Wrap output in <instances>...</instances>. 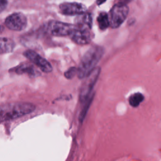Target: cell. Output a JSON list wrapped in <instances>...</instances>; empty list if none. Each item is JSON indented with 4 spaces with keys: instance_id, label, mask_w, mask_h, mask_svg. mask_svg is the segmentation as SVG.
<instances>
[{
    "instance_id": "cell-8",
    "label": "cell",
    "mask_w": 161,
    "mask_h": 161,
    "mask_svg": "<svg viewBox=\"0 0 161 161\" xmlns=\"http://www.w3.org/2000/svg\"><path fill=\"white\" fill-rule=\"evenodd\" d=\"M60 12L65 15H79L86 13V6L77 2H65L59 5Z\"/></svg>"
},
{
    "instance_id": "cell-5",
    "label": "cell",
    "mask_w": 161,
    "mask_h": 161,
    "mask_svg": "<svg viewBox=\"0 0 161 161\" xmlns=\"http://www.w3.org/2000/svg\"><path fill=\"white\" fill-rule=\"evenodd\" d=\"M75 28L74 25L58 21H52L48 24L50 33L56 36H70Z\"/></svg>"
},
{
    "instance_id": "cell-1",
    "label": "cell",
    "mask_w": 161,
    "mask_h": 161,
    "mask_svg": "<svg viewBox=\"0 0 161 161\" xmlns=\"http://www.w3.org/2000/svg\"><path fill=\"white\" fill-rule=\"evenodd\" d=\"M104 53V48L98 45L92 47L85 53L77 68L79 79H82L87 77L94 70Z\"/></svg>"
},
{
    "instance_id": "cell-16",
    "label": "cell",
    "mask_w": 161,
    "mask_h": 161,
    "mask_svg": "<svg viewBox=\"0 0 161 161\" xmlns=\"http://www.w3.org/2000/svg\"><path fill=\"white\" fill-rule=\"evenodd\" d=\"M8 1L6 0H0V11L2 12L7 6Z\"/></svg>"
},
{
    "instance_id": "cell-4",
    "label": "cell",
    "mask_w": 161,
    "mask_h": 161,
    "mask_svg": "<svg viewBox=\"0 0 161 161\" xmlns=\"http://www.w3.org/2000/svg\"><path fill=\"white\" fill-rule=\"evenodd\" d=\"M100 68L97 67L87 77L82 84L80 91V100L82 102L86 101L90 96V93L96 84L100 73Z\"/></svg>"
},
{
    "instance_id": "cell-13",
    "label": "cell",
    "mask_w": 161,
    "mask_h": 161,
    "mask_svg": "<svg viewBox=\"0 0 161 161\" xmlns=\"http://www.w3.org/2000/svg\"><path fill=\"white\" fill-rule=\"evenodd\" d=\"M97 21L99 28L101 30H104L110 26L109 14L105 12H101L97 16Z\"/></svg>"
},
{
    "instance_id": "cell-9",
    "label": "cell",
    "mask_w": 161,
    "mask_h": 161,
    "mask_svg": "<svg viewBox=\"0 0 161 161\" xmlns=\"http://www.w3.org/2000/svg\"><path fill=\"white\" fill-rule=\"evenodd\" d=\"M69 37L76 44L80 45H86L91 42L93 33L91 30L79 29L75 27Z\"/></svg>"
},
{
    "instance_id": "cell-15",
    "label": "cell",
    "mask_w": 161,
    "mask_h": 161,
    "mask_svg": "<svg viewBox=\"0 0 161 161\" xmlns=\"http://www.w3.org/2000/svg\"><path fill=\"white\" fill-rule=\"evenodd\" d=\"M77 69L74 67H72L70 68H69L65 73H64V75L65 77L68 79H72L75 74H77Z\"/></svg>"
},
{
    "instance_id": "cell-10",
    "label": "cell",
    "mask_w": 161,
    "mask_h": 161,
    "mask_svg": "<svg viewBox=\"0 0 161 161\" xmlns=\"http://www.w3.org/2000/svg\"><path fill=\"white\" fill-rule=\"evenodd\" d=\"M76 28L82 30H91L92 25V15L89 13H84L77 15L74 21Z\"/></svg>"
},
{
    "instance_id": "cell-3",
    "label": "cell",
    "mask_w": 161,
    "mask_h": 161,
    "mask_svg": "<svg viewBox=\"0 0 161 161\" xmlns=\"http://www.w3.org/2000/svg\"><path fill=\"white\" fill-rule=\"evenodd\" d=\"M129 12V8L126 4L119 2L114 4L111 9L109 14L110 26L117 28L124 22Z\"/></svg>"
},
{
    "instance_id": "cell-6",
    "label": "cell",
    "mask_w": 161,
    "mask_h": 161,
    "mask_svg": "<svg viewBox=\"0 0 161 161\" xmlns=\"http://www.w3.org/2000/svg\"><path fill=\"white\" fill-rule=\"evenodd\" d=\"M5 26L13 31H21L27 25L26 16L21 13H14L9 14L4 21Z\"/></svg>"
},
{
    "instance_id": "cell-7",
    "label": "cell",
    "mask_w": 161,
    "mask_h": 161,
    "mask_svg": "<svg viewBox=\"0 0 161 161\" xmlns=\"http://www.w3.org/2000/svg\"><path fill=\"white\" fill-rule=\"evenodd\" d=\"M23 55L31 62L38 67L42 72L49 73L52 71V67L51 64L36 52L28 50L23 52Z\"/></svg>"
},
{
    "instance_id": "cell-14",
    "label": "cell",
    "mask_w": 161,
    "mask_h": 161,
    "mask_svg": "<svg viewBox=\"0 0 161 161\" xmlns=\"http://www.w3.org/2000/svg\"><path fill=\"white\" fill-rule=\"evenodd\" d=\"M143 95L140 92H136L130 96L128 101L129 104L132 107H137L143 101Z\"/></svg>"
},
{
    "instance_id": "cell-17",
    "label": "cell",
    "mask_w": 161,
    "mask_h": 161,
    "mask_svg": "<svg viewBox=\"0 0 161 161\" xmlns=\"http://www.w3.org/2000/svg\"><path fill=\"white\" fill-rule=\"evenodd\" d=\"M104 2H105V1H97V3L98 5H99L100 4H102V3H104Z\"/></svg>"
},
{
    "instance_id": "cell-12",
    "label": "cell",
    "mask_w": 161,
    "mask_h": 161,
    "mask_svg": "<svg viewBox=\"0 0 161 161\" xmlns=\"http://www.w3.org/2000/svg\"><path fill=\"white\" fill-rule=\"evenodd\" d=\"M14 46H15V44L13 40L8 38H6V37L1 38V47H0L1 54L12 52Z\"/></svg>"
},
{
    "instance_id": "cell-2",
    "label": "cell",
    "mask_w": 161,
    "mask_h": 161,
    "mask_svg": "<svg viewBox=\"0 0 161 161\" xmlns=\"http://www.w3.org/2000/svg\"><path fill=\"white\" fill-rule=\"evenodd\" d=\"M35 106L27 102H15L1 106V121L12 120L32 113Z\"/></svg>"
},
{
    "instance_id": "cell-11",
    "label": "cell",
    "mask_w": 161,
    "mask_h": 161,
    "mask_svg": "<svg viewBox=\"0 0 161 161\" xmlns=\"http://www.w3.org/2000/svg\"><path fill=\"white\" fill-rule=\"evenodd\" d=\"M14 72L17 74H26L30 77H36L41 75V73L32 64L24 62L19 64L18 66L14 68Z\"/></svg>"
}]
</instances>
